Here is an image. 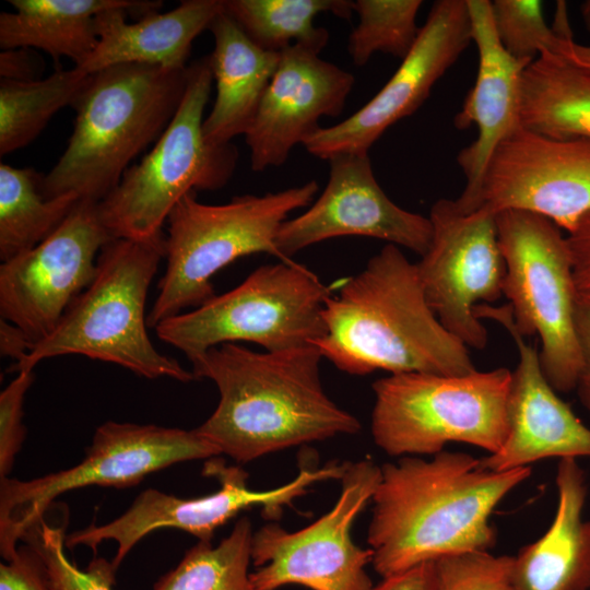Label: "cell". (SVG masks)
Returning <instances> with one entry per match:
<instances>
[{"instance_id":"e575fe53","label":"cell","mask_w":590,"mask_h":590,"mask_svg":"<svg viewBox=\"0 0 590 590\" xmlns=\"http://www.w3.org/2000/svg\"><path fill=\"white\" fill-rule=\"evenodd\" d=\"M33 381V370L19 371L0 392V479L8 477L25 439L23 405Z\"/></svg>"},{"instance_id":"f35d334b","label":"cell","mask_w":590,"mask_h":590,"mask_svg":"<svg viewBox=\"0 0 590 590\" xmlns=\"http://www.w3.org/2000/svg\"><path fill=\"white\" fill-rule=\"evenodd\" d=\"M374 590H437L435 562H426L382 578Z\"/></svg>"},{"instance_id":"484cf974","label":"cell","mask_w":590,"mask_h":590,"mask_svg":"<svg viewBox=\"0 0 590 590\" xmlns=\"http://www.w3.org/2000/svg\"><path fill=\"white\" fill-rule=\"evenodd\" d=\"M521 122L551 138L590 139V72L541 54L523 72Z\"/></svg>"},{"instance_id":"277c9868","label":"cell","mask_w":590,"mask_h":590,"mask_svg":"<svg viewBox=\"0 0 590 590\" xmlns=\"http://www.w3.org/2000/svg\"><path fill=\"white\" fill-rule=\"evenodd\" d=\"M187 82L188 67L118 64L91 74L72 105L75 119L68 145L42 178L43 194L102 201L131 161L166 130Z\"/></svg>"},{"instance_id":"ab89813d","label":"cell","mask_w":590,"mask_h":590,"mask_svg":"<svg viewBox=\"0 0 590 590\" xmlns=\"http://www.w3.org/2000/svg\"><path fill=\"white\" fill-rule=\"evenodd\" d=\"M43 64L31 48L5 49L0 54L1 80L28 82L39 80L37 74Z\"/></svg>"},{"instance_id":"3957f363","label":"cell","mask_w":590,"mask_h":590,"mask_svg":"<svg viewBox=\"0 0 590 590\" xmlns=\"http://www.w3.org/2000/svg\"><path fill=\"white\" fill-rule=\"evenodd\" d=\"M322 357L350 375H464L475 366L469 347L428 306L416 263L387 244L323 306Z\"/></svg>"},{"instance_id":"f1b7e54d","label":"cell","mask_w":590,"mask_h":590,"mask_svg":"<svg viewBox=\"0 0 590 590\" xmlns=\"http://www.w3.org/2000/svg\"><path fill=\"white\" fill-rule=\"evenodd\" d=\"M91 74L74 67L28 82H0V155L28 145L61 108L72 106Z\"/></svg>"},{"instance_id":"b9f144b4","label":"cell","mask_w":590,"mask_h":590,"mask_svg":"<svg viewBox=\"0 0 590 590\" xmlns=\"http://www.w3.org/2000/svg\"><path fill=\"white\" fill-rule=\"evenodd\" d=\"M556 55L590 72V45L579 44L573 38H564L556 51Z\"/></svg>"},{"instance_id":"7c38bea8","label":"cell","mask_w":590,"mask_h":590,"mask_svg":"<svg viewBox=\"0 0 590 590\" xmlns=\"http://www.w3.org/2000/svg\"><path fill=\"white\" fill-rule=\"evenodd\" d=\"M381 469L373 459L350 462L332 508L297 531L267 523L253 532V590L298 585L310 590H374L366 571L373 551L356 545L352 527L376 491Z\"/></svg>"},{"instance_id":"d6a6232c","label":"cell","mask_w":590,"mask_h":590,"mask_svg":"<svg viewBox=\"0 0 590 590\" xmlns=\"http://www.w3.org/2000/svg\"><path fill=\"white\" fill-rule=\"evenodd\" d=\"M66 529L44 519L23 538L42 558L50 590H113L116 570L111 562L93 558L85 570L72 564L66 553Z\"/></svg>"},{"instance_id":"1f68e13d","label":"cell","mask_w":590,"mask_h":590,"mask_svg":"<svg viewBox=\"0 0 590 590\" xmlns=\"http://www.w3.org/2000/svg\"><path fill=\"white\" fill-rule=\"evenodd\" d=\"M496 35L512 57L532 62L541 54L556 55L564 38L551 28L538 0L491 1Z\"/></svg>"},{"instance_id":"d4e9b609","label":"cell","mask_w":590,"mask_h":590,"mask_svg":"<svg viewBox=\"0 0 590 590\" xmlns=\"http://www.w3.org/2000/svg\"><path fill=\"white\" fill-rule=\"evenodd\" d=\"M14 12L0 14V47L40 49L55 64L69 58L81 66L95 49L98 13L123 9L140 16L157 11L162 1L142 0H9Z\"/></svg>"},{"instance_id":"44dd1931","label":"cell","mask_w":590,"mask_h":590,"mask_svg":"<svg viewBox=\"0 0 590 590\" xmlns=\"http://www.w3.org/2000/svg\"><path fill=\"white\" fill-rule=\"evenodd\" d=\"M472 42L479 56L474 85L468 93L453 123L458 129L476 128V138L462 149L457 162L467 179L456 199L460 210L480 209L485 170L497 146L522 128V76L530 61L519 60L502 46L493 24L491 1L467 0Z\"/></svg>"},{"instance_id":"74e56055","label":"cell","mask_w":590,"mask_h":590,"mask_svg":"<svg viewBox=\"0 0 590 590\" xmlns=\"http://www.w3.org/2000/svg\"><path fill=\"white\" fill-rule=\"evenodd\" d=\"M574 275L579 293H590V213L567 235Z\"/></svg>"},{"instance_id":"30bf717a","label":"cell","mask_w":590,"mask_h":590,"mask_svg":"<svg viewBox=\"0 0 590 590\" xmlns=\"http://www.w3.org/2000/svg\"><path fill=\"white\" fill-rule=\"evenodd\" d=\"M506 273L503 295L517 331L541 341L542 371L558 393L575 390L581 366L576 328L578 290L567 237L543 215L505 210L496 214Z\"/></svg>"},{"instance_id":"5b68a950","label":"cell","mask_w":590,"mask_h":590,"mask_svg":"<svg viewBox=\"0 0 590 590\" xmlns=\"http://www.w3.org/2000/svg\"><path fill=\"white\" fill-rule=\"evenodd\" d=\"M165 258L163 232L145 239H110L97 257L91 284L69 306L55 330L12 369L33 370L47 358L83 355L149 379H196L177 359L160 353L148 334V291Z\"/></svg>"},{"instance_id":"2e32d148","label":"cell","mask_w":590,"mask_h":590,"mask_svg":"<svg viewBox=\"0 0 590 590\" xmlns=\"http://www.w3.org/2000/svg\"><path fill=\"white\" fill-rule=\"evenodd\" d=\"M480 208L495 215L533 212L568 234L590 213V139H556L522 127L493 153Z\"/></svg>"},{"instance_id":"6da1fadb","label":"cell","mask_w":590,"mask_h":590,"mask_svg":"<svg viewBox=\"0 0 590 590\" xmlns=\"http://www.w3.org/2000/svg\"><path fill=\"white\" fill-rule=\"evenodd\" d=\"M367 544L381 578L426 562L496 543L491 516L531 475V468L494 471L463 451L401 457L380 465Z\"/></svg>"},{"instance_id":"603a6c76","label":"cell","mask_w":590,"mask_h":590,"mask_svg":"<svg viewBox=\"0 0 590 590\" xmlns=\"http://www.w3.org/2000/svg\"><path fill=\"white\" fill-rule=\"evenodd\" d=\"M557 505L551 526L512 559L514 590H590V520L586 472L577 459H560Z\"/></svg>"},{"instance_id":"4dcf8cb0","label":"cell","mask_w":590,"mask_h":590,"mask_svg":"<svg viewBox=\"0 0 590 590\" xmlns=\"http://www.w3.org/2000/svg\"><path fill=\"white\" fill-rule=\"evenodd\" d=\"M422 4L421 0L353 1V11L358 15L347 42L353 63L363 67L375 52L404 59L421 31L416 16Z\"/></svg>"},{"instance_id":"8fae6325","label":"cell","mask_w":590,"mask_h":590,"mask_svg":"<svg viewBox=\"0 0 590 590\" xmlns=\"http://www.w3.org/2000/svg\"><path fill=\"white\" fill-rule=\"evenodd\" d=\"M219 455L196 429L108 421L72 468L27 481L0 479L1 556L9 560L16 553L17 542L63 493L90 485L130 487L169 465Z\"/></svg>"},{"instance_id":"9a60e30c","label":"cell","mask_w":590,"mask_h":590,"mask_svg":"<svg viewBox=\"0 0 590 590\" xmlns=\"http://www.w3.org/2000/svg\"><path fill=\"white\" fill-rule=\"evenodd\" d=\"M471 42L467 0L434 2L415 45L384 87L346 119L320 127L304 148L327 161L339 154H368L387 129L422 106Z\"/></svg>"},{"instance_id":"60d3db41","label":"cell","mask_w":590,"mask_h":590,"mask_svg":"<svg viewBox=\"0 0 590 590\" xmlns=\"http://www.w3.org/2000/svg\"><path fill=\"white\" fill-rule=\"evenodd\" d=\"M32 350V344L24 332L12 322L0 320V352L2 356L15 359V363Z\"/></svg>"},{"instance_id":"cb8c5ba5","label":"cell","mask_w":590,"mask_h":590,"mask_svg":"<svg viewBox=\"0 0 590 590\" xmlns=\"http://www.w3.org/2000/svg\"><path fill=\"white\" fill-rule=\"evenodd\" d=\"M208 31L214 40L210 60L216 96L202 128L210 145L225 146L251 126L280 52L257 46L224 9Z\"/></svg>"},{"instance_id":"52a82bcc","label":"cell","mask_w":590,"mask_h":590,"mask_svg":"<svg viewBox=\"0 0 590 590\" xmlns=\"http://www.w3.org/2000/svg\"><path fill=\"white\" fill-rule=\"evenodd\" d=\"M512 373H402L373 384L370 432L391 457H432L449 442L497 452L508 434Z\"/></svg>"},{"instance_id":"836d02e7","label":"cell","mask_w":590,"mask_h":590,"mask_svg":"<svg viewBox=\"0 0 590 590\" xmlns=\"http://www.w3.org/2000/svg\"><path fill=\"white\" fill-rule=\"evenodd\" d=\"M514 556L474 551L435 562L437 590H514Z\"/></svg>"},{"instance_id":"5bb4252c","label":"cell","mask_w":590,"mask_h":590,"mask_svg":"<svg viewBox=\"0 0 590 590\" xmlns=\"http://www.w3.org/2000/svg\"><path fill=\"white\" fill-rule=\"evenodd\" d=\"M113 238L97 202L80 200L50 236L1 263V318L19 327L32 347L43 341L91 284L97 257Z\"/></svg>"},{"instance_id":"7402d4cb","label":"cell","mask_w":590,"mask_h":590,"mask_svg":"<svg viewBox=\"0 0 590 590\" xmlns=\"http://www.w3.org/2000/svg\"><path fill=\"white\" fill-rule=\"evenodd\" d=\"M223 9L224 0H184L170 11H152L133 23L123 9L101 12L95 17L98 43L76 68L87 74L118 64L185 69L194 38Z\"/></svg>"},{"instance_id":"d6986e66","label":"cell","mask_w":590,"mask_h":590,"mask_svg":"<svg viewBox=\"0 0 590 590\" xmlns=\"http://www.w3.org/2000/svg\"><path fill=\"white\" fill-rule=\"evenodd\" d=\"M479 319H493L510 334L519 353L511 375L508 434L502 448L480 458L481 465L504 471L530 467L547 458H590V428L559 398L545 378L534 345L515 328L508 304L474 307Z\"/></svg>"},{"instance_id":"4fadbf2b","label":"cell","mask_w":590,"mask_h":590,"mask_svg":"<svg viewBox=\"0 0 590 590\" xmlns=\"http://www.w3.org/2000/svg\"><path fill=\"white\" fill-rule=\"evenodd\" d=\"M495 214L464 213L456 200L439 199L429 212L432 240L417 266L426 302L441 324L468 347L482 350L486 327L474 314L503 295L506 267Z\"/></svg>"},{"instance_id":"7bdbcfd3","label":"cell","mask_w":590,"mask_h":590,"mask_svg":"<svg viewBox=\"0 0 590 590\" xmlns=\"http://www.w3.org/2000/svg\"><path fill=\"white\" fill-rule=\"evenodd\" d=\"M580 15L586 28L590 32V0H586L580 4Z\"/></svg>"},{"instance_id":"4316f807","label":"cell","mask_w":590,"mask_h":590,"mask_svg":"<svg viewBox=\"0 0 590 590\" xmlns=\"http://www.w3.org/2000/svg\"><path fill=\"white\" fill-rule=\"evenodd\" d=\"M224 11L260 48L281 52L299 45L317 52L327 46L329 32L315 26V17L332 13L350 20L351 0H224Z\"/></svg>"},{"instance_id":"8992f818","label":"cell","mask_w":590,"mask_h":590,"mask_svg":"<svg viewBox=\"0 0 590 590\" xmlns=\"http://www.w3.org/2000/svg\"><path fill=\"white\" fill-rule=\"evenodd\" d=\"M316 180L262 196L243 194L225 204H204L196 191L184 196L168 215L166 270L146 316L149 328L212 298V278L241 257L281 256L276 237L290 213L310 205ZM282 260V259H281Z\"/></svg>"},{"instance_id":"e0dca14e","label":"cell","mask_w":590,"mask_h":590,"mask_svg":"<svg viewBox=\"0 0 590 590\" xmlns=\"http://www.w3.org/2000/svg\"><path fill=\"white\" fill-rule=\"evenodd\" d=\"M203 474L217 480L216 492L182 498L148 488L115 520L102 526L90 524L68 534L66 546L85 545L96 553L102 542L113 540L117 543V552L111 565L117 571L132 547L157 529L175 528L199 541L211 542L214 532L243 510L260 506L267 519L275 520L285 506H292L295 499L305 495V484L298 477L270 489L249 488L248 474L238 465H226L221 459L206 461Z\"/></svg>"},{"instance_id":"ba28073f","label":"cell","mask_w":590,"mask_h":590,"mask_svg":"<svg viewBox=\"0 0 590 590\" xmlns=\"http://www.w3.org/2000/svg\"><path fill=\"white\" fill-rule=\"evenodd\" d=\"M213 83L210 55L188 64L182 101L166 130L140 163L97 203L99 219L114 238L145 239L162 226L178 201L197 190H217L232 177L237 149L210 145L203 115Z\"/></svg>"},{"instance_id":"ffe728a7","label":"cell","mask_w":590,"mask_h":590,"mask_svg":"<svg viewBox=\"0 0 590 590\" xmlns=\"http://www.w3.org/2000/svg\"><path fill=\"white\" fill-rule=\"evenodd\" d=\"M355 78L319 52L293 45L280 52L276 71L245 134L253 172L283 165L323 116L343 111Z\"/></svg>"},{"instance_id":"ac0fdd59","label":"cell","mask_w":590,"mask_h":590,"mask_svg":"<svg viewBox=\"0 0 590 590\" xmlns=\"http://www.w3.org/2000/svg\"><path fill=\"white\" fill-rule=\"evenodd\" d=\"M328 182L300 215L286 220L276 237L282 260L327 239L364 236L420 255L432 240L429 217L396 204L379 186L368 154H339L328 160Z\"/></svg>"},{"instance_id":"7a4b0ae2","label":"cell","mask_w":590,"mask_h":590,"mask_svg":"<svg viewBox=\"0 0 590 590\" xmlns=\"http://www.w3.org/2000/svg\"><path fill=\"white\" fill-rule=\"evenodd\" d=\"M321 358L314 344L276 352H256L236 343L210 349L191 362V371L196 379L212 380L220 400L194 429L237 463L357 434V417L324 391Z\"/></svg>"},{"instance_id":"83f0119b","label":"cell","mask_w":590,"mask_h":590,"mask_svg":"<svg viewBox=\"0 0 590 590\" xmlns=\"http://www.w3.org/2000/svg\"><path fill=\"white\" fill-rule=\"evenodd\" d=\"M43 176L33 168L0 164V259L5 262L50 236L80 199L74 193L46 198Z\"/></svg>"},{"instance_id":"9c48e42d","label":"cell","mask_w":590,"mask_h":590,"mask_svg":"<svg viewBox=\"0 0 590 590\" xmlns=\"http://www.w3.org/2000/svg\"><path fill=\"white\" fill-rule=\"evenodd\" d=\"M329 288L292 260L252 271L233 290L191 311L165 319L160 340L193 362L224 343L247 341L276 352L314 344L326 333L322 310Z\"/></svg>"},{"instance_id":"f546056e","label":"cell","mask_w":590,"mask_h":590,"mask_svg":"<svg viewBox=\"0 0 590 590\" xmlns=\"http://www.w3.org/2000/svg\"><path fill=\"white\" fill-rule=\"evenodd\" d=\"M252 535L251 521L238 519L217 545L199 541L188 550L153 590H253L249 571Z\"/></svg>"},{"instance_id":"d590c367","label":"cell","mask_w":590,"mask_h":590,"mask_svg":"<svg viewBox=\"0 0 590 590\" xmlns=\"http://www.w3.org/2000/svg\"><path fill=\"white\" fill-rule=\"evenodd\" d=\"M0 590H50L44 563L27 543L0 564Z\"/></svg>"},{"instance_id":"8d00e7d4","label":"cell","mask_w":590,"mask_h":590,"mask_svg":"<svg viewBox=\"0 0 590 590\" xmlns=\"http://www.w3.org/2000/svg\"><path fill=\"white\" fill-rule=\"evenodd\" d=\"M576 328L580 347L581 366L575 392L590 416V293H579L576 308Z\"/></svg>"}]
</instances>
